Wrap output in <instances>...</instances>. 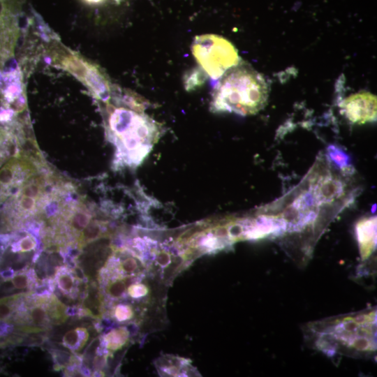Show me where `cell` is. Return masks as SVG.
<instances>
[{"mask_svg":"<svg viewBox=\"0 0 377 377\" xmlns=\"http://www.w3.org/2000/svg\"><path fill=\"white\" fill-rule=\"evenodd\" d=\"M8 281L15 290H31L37 284L35 272L31 268H23L14 272Z\"/></svg>","mask_w":377,"mask_h":377,"instance_id":"11","label":"cell"},{"mask_svg":"<svg viewBox=\"0 0 377 377\" xmlns=\"http://www.w3.org/2000/svg\"><path fill=\"white\" fill-rule=\"evenodd\" d=\"M8 21V10L3 0H0V31L6 30Z\"/></svg>","mask_w":377,"mask_h":377,"instance_id":"14","label":"cell"},{"mask_svg":"<svg viewBox=\"0 0 377 377\" xmlns=\"http://www.w3.org/2000/svg\"><path fill=\"white\" fill-rule=\"evenodd\" d=\"M82 1L89 5H98L103 3L105 0H82Z\"/></svg>","mask_w":377,"mask_h":377,"instance_id":"15","label":"cell"},{"mask_svg":"<svg viewBox=\"0 0 377 377\" xmlns=\"http://www.w3.org/2000/svg\"><path fill=\"white\" fill-rule=\"evenodd\" d=\"M54 279L59 290L64 296L75 300L81 294L84 279L75 268L68 265L59 267L55 271Z\"/></svg>","mask_w":377,"mask_h":377,"instance_id":"7","label":"cell"},{"mask_svg":"<svg viewBox=\"0 0 377 377\" xmlns=\"http://www.w3.org/2000/svg\"><path fill=\"white\" fill-rule=\"evenodd\" d=\"M207 75L201 68L188 71L184 77V84L186 89L191 91L200 87L205 82Z\"/></svg>","mask_w":377,"mask_h":377,"instance_id":"13","label":"cell"},{"mask_svg":"<svg viewBox=\"0 0 377 377\" xmlns=\"http://www.w3.org/2000/svg\"><path fill=\"white\" fill-rule=\"evenodd\" d=\"M376 96L362 91L348 96L341 107L346 118L353 123L364 124L376 119Z\"/></svg>","mask_w":377,"mask_h":377,"instance_id":"6","label":"cell"},{"mask_svg":"<svg viewBox=\"0 0 377 377\" xmlns=\"http://www.w3.org/2000/svg\"><path fill=\"white\" fill-rule=\"evenodd\" d=\"M89 339L88 330L84 327H77L67 331L63 336L61 343L72 353L80 352Z\"/></svg>","mask_w":377,"mask_h":377,"instance_id":"10","label":"cell"},{"mask_svg":"<svg viewBox=\"0 0 377 377\" xmlns=\"http://www.w3.org/2000/svg\"><path fill=\"white\" fill-rule=\"evenodd\" d=\"M37 246L36 238L32 235L27 234L11 244L10 251L12 253H30L36 251Z\"/></svg>","mask_w":377,"mask_h":377,"instance_id":"12","label":"cell"},{"mask_svg":"<svg viewBox=\"0 0 377 377\" xmlns=\"http://www.w3.org/2000/svg\"><path fill=\"white\" fill-rule=\"evenodd\" d=\"M356 232L361 258L366 260L376 248V218H367L359 221L356 226Z\"/></svg>","mask_w":377,"mask_h":377,"instance_id":"8","label":"cell"},{"mask_svg":"<svg viewBox=\"0 0 377 377\" xmlns=\"http://www.w3.org/2000/svg\"><path fill=\"white\" fill-rule=\"evenodd\" d=\"M306 342L334 360L339 356L364 358L376 353V308L332 316L307 323Z\"/></svg>","mask_w":377,"mask_h":377,"instance_id":"1","label":"cell"},{"mask_svg":"<svg viewBox=\"0 0 377 377\" xmlns=\"http://www.w3.org/2000/svg\"><path fill=\"white\" fill-rule=\"evenodd\" d=\"M268 86L263 75L248 64H238L219 80L212 94L214 112L255 114L267 104Z\"/></svg>","mask_w":377,"mask_h":377,"instance_id":"3","label":"cell"},{"mask_svg":"<svg viewBox=\"0 0 377 377\" xmlns=\"http://www.w3.org/2000/svg\"><path fill=\"white\" fill-rule=\"evenodd\" d=\"M105 128L116 148V163L121 166L140 165L158 141L162 126L144 113V107L123 102H107Z\"/></svg>","mask_w":377,"mask_h":377,"instance_id":"2","label":"cell"},{"mask_svg":"<svg viewBox=\"0 0 377 377\" xmlns=\"http://www.w3.org/2000/svg\"><path fill=\"white\" fill-rule=\"evenodd\" d=\"M191 51L200 68L214 80L219 79L228 69L239 63L235 46L216 34L195 36Z\"/></svg>","mask_w":377,"mask_h":377,"instance_id":"4","label":"cell"},{"mask_svg":"<svg viewBox=\"0 0 377 377\" xmlns=\"http://www.w3.org/2000/svg\"><path fill=\"white\" fill-rule=\"evenodd\" d=\"M130 332L124 327L111 330L103 337L101 344L110 353H114L125 347L130 340Z\"/></svg>","mask_w":377,"mask_h":377,"instance_id":"9","label":"cell"},{"mask_svg":"<svg viewBox=\"0 0 377 377\" xmlns=\"http://www.w3.org/2000/svg\"><path fill=\"white\" fill-rule=\"evenodd\" d=\"M58 58L59 64L84 82L96 98L105 103L110 101L114 87L98 66L68 52Z\"/></svg>","mask_w":377,"mask_h":377,"instance_id":"5","label":"cell"}]
</instances>
